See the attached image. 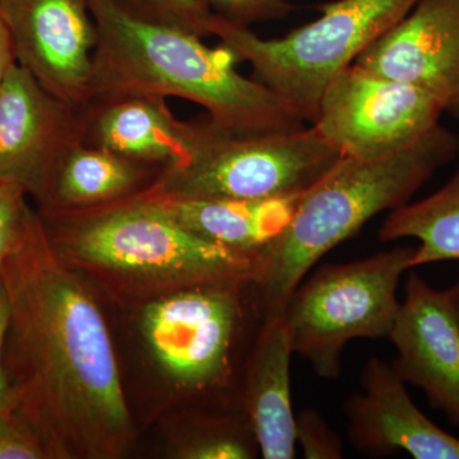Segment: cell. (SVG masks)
<instances>
[{"label": "cell", "instance_id": "f1b7e54d", "mask_svg": "<svg viewBox=\"0 0 459 459\" xmlns=\"http://www.w3.org/2000/svg\"><path fill=\"white\" fill-rule=\"evenodd\" d=\"M204 3H207L208 5H211V7H213L214 2L216 0H204Z\"/></svg>", "mask_w": 459, "mask_h": 459}, {"label": "cell", "instance_id": "d6986e66", "mask_svg": "<svg viewBox=\"0 0 459 459\" xmlns=\"http://www.w3.org/2000/svg\"><path fill=\"white\" fill-rule=\"evenodd\" d=\"M416 238L411 268L429 263L459 261V165L446 184L429 197L391 211L379 231L380 241Z\"/></svg>", "mask_w": 459, "mask_h": 459}, {"label": "cell", "instance_id": "3957f363", "mask_svg": "<svg viewBox=\"0 0 459 459\" xmlns=\"http://www.w3.org/2000/svg\"><path fill=\"white\" fill-rule=\"evenodd\" d=\"M90 5L98 27L90 95L183 99L237 131L305 126L276 93L238 71L240 60L225 45L210 48L195 33L143 22L111 0Z\"/></svg>", "mask_w": 459, "mask_h": 459}, {"label": "cell", "instance_id": "5b68a950", "mask_svg": "<svg viewBox=\"0 0 459 459\" xmlns=\"http://www.w3.org/2000/svg\"><path fill=\"white\" fill-rule=\"evenodd\" d=\"M186 153L160 171L152 195L199 199H270L307 192L343 155L313 126L290 131L226 128L188 120Z\"/></svg>", "mask_w": 459, "mask_h": 459}, {"label": "cell", "instance_id": "ffe728a7", "mask_svg": "<svg viewBox=\"0 0 459 459\" xmlns=\"http://www.w3.org/2000/svg\"><path fill=\"white\" fill-rule=\"evenodd\" d=\"M129 16L153 23L195 33L201 38L211 36L213 18L211 5L204 0H111Z\"/></svg>", "mask_w": 459, "mask_h": 459}, {"label": "cell", "instance_id": "52a82bcc", "mask_svg": "<svg viewBox=\"0 0 459 459\" xmlns=\"http://www.w3.org/2000/svg\"><path fill=\"white\" fill-rule=\"evenodd\" d=\"M415 247H398L369 258L325 264L301 281L283 310L294 353L314 373L336 379L344 346L356 338L389 337L400 301L398 283Z\"/></svg>", "mask_w": 459, "mask_h": 459}, {"label": "cell", "instance_id": "9a60e30c", "mask_svg": "<svg viewBox=\"0 0 459 459\" xmlns=\"http://www.w3.org/2000/svg\"><path fill=\"white\" fill-rule=\"evenodd\" d=\"M78 117L84 146L161 168L186 153L188 123L161 96L90 95L78 104Z\"/></svg>", "mask_w": 459, "mask_h": 459}, {"label": "cell", "instance_id": "83f0119b", "mask_svg": "<svg viewBox=\"0 0 459 459\" xmlns=\"http://www.w3.org/2000/svg\"><path fill=\"white\" fill-rule=\"evenodd\" d=\"M446 295H448L449 301H451L453 309L457 314L459 319V280L448 290H446Z\"/></svg>", "mask_w": 459, "mask_h": 459}, {"label": "cell", "instance_id": "2e32d148", "mask_svg": "<svg viewBox=\"0 0 459 459\" xmlns=\"http://www.w3.org/2000/svg\"><path fill=\"white\" fill-rule=\"evenodd\" d=\"M291 338L283 314L263 319L247 361L243 409L265 459H292L296 451V416L291 404Z\"/></svg>", "mask_w": 459, "mask_h": 459}, {"label": "cell", "instance_id": "4316f807", "mask_svg": "<svg viewBox=\"0 0 459 459\" xmlns=\"http://www.w3.org/2000/svg\"><path fill=\"white\" fill-rule=\"evenodd\" d=\"M9 316V307L7 292H5L4 285L0 280V336L5 333L7 329Z\"/></svg>", "mask_w": 459, "mask_h": 459}, {"label": "cell", "instance_id": "30bf717a", "mask_svg": "<svg viewBox=\"0 0 459 459\" xmlns=\"http://www.w3.org/2000/svg\"><path fill=\"white\" fill-rule=\"evenodd\" d=\"M17 65L57 98H89L98 27L90 0H0Z\"/></svg>", "mask_w": 459, "mask_h": 459}, {"label": "cell", "instance_id": "603a6c76", "mask_svg": "<svg viewBox=\"0 0 459 459\" xmlns=\"http://www.w3.org/2000/svg\"><path fill=\"white\" fill-rule=\"evenodd\" d=\"M26 205L25 190L11 181L0 180V267L20 237Z\"/></svg>", "mask_w": 459, "mask_h": 459}, {"label": "cell", "instance_id": "ac0fdd59", "mask_svg": "<svg viewBox=\"0 0 459 459\" xmlns=\"http://www.w3.org/2000/svg\"><path fill=\"white\" fill-rule=\"evenodd\" d=\"M141 195L193 234L247 253H267L291 222L301 197L199 199L147 192Z\"/></svg>", "mask_w": 459, "mask_h": 459}, {"label": "cell", "instance_id": "7402d4cb", "mask_svg": "<svg viewBox=\"0 0 459 459\" xmlns=\"http://www.w3.org/2000/svg\"><path fill=\"white\" fill-rule=\"evenodd\" d=\"M296 443L307 459H340L343 443L316 411L307 409L296 416Z\"/></svg>", "mask_w": 459, "mask_h": 459}, {"label": "cell", "instance_id": "7a4b0ae2", "mask_svg": "<svg viewBox=\"0 0 459 459\" xmlns=\"http://www.w3.org/2000/svg\"><path fill=\"white\" fill-rule=\"evenodd\" d=\"M41 219L63 262L119 301L144 307L195 287L258 282L264 270L265 253L205 240L141 195Z\"/></svg>", "mask_w": 459, "mask_h": 459}, {"label": "cell", "instance_id": "cb8c5ba5", "mask_svg": "<svg viewBox=\"0 0 459 459\" xmlns=\"http://www.w3.org/2000/svg\"><path fill=\"white\" fill-rule=\"evenodd\" d=\"M221 14L241 23L283 16L289 12L285 0H217Z\"/></svg>", "mask_w": 459, "mask_h": 459}, {"label": "cell", "instance_id": "484cf974", "mask_svg": "<svg viewBox=\"0 0 459 459\" xmlns=\"http://www.w3.org/2000/svg\"><path fill=\"white\" fill-rule=\"evenodd\" d=\"M3 340H4V334L0 336V409L4 407L13 409V391L3 364Z\"/></svg>", "mask_w": 459, "mask_h": 459}, {"label": "cell", "instance_id": "8fae6325", "mask_svg": "<svg viewBox=\"0 0 459 459\" xmlns=\"http://www.w3.org/2000/svg\"><path fill=\"white\" fill-rule=\"evenodd\" d=\"M78 142V104L57 98L14 63L0 80V180L35 199Z\"/></svg>", "mask_w": 459, "mask_h": 459}, {"label": "cell", "instance_id": "4fadbf2b", "mask_svg": "<svg viewBox=\"0 0 459 459\" xmlns=\"http://www.w3.org/2000/svg\"><path fill=\"white\" fill-rule=\"evenodd\" d=\"M389 338L397 350L395 373L459 427V319L446 290L411 272Z\"/></svg>", "mask_w": 459, "mask_h": 459}, {"label": "cell", "instance_id": "8992f818", "mask_svg": "<svg viewBox=\"0 0 459 459\" xmlns=\"http://www.w3.org/2000/svg\"><path fill=\"white\" fill-rule=\"evenodd\" d=\"M420 0H337L322 16L285 38L262 39L246 25L214 13L211 36L249 63L267 86L304 123H313L328 84Z\"/></svg>", "mask_w": 459, "mask_h": 459}, {"label": "cell", "instance_id": "5bb4252c", "mask_svg": "<svg viewBox=\"0 0 459 459\" xmlns=\"http://www.w3.org/2000/svg\"><path fill=\"white\" fill-rule=\"evenodd\" d=\"M360 394L346 402L350 439L367 455L407 453L416 459H459V439L437 427L411 400L406 383L379 358L365 362Z\"/></svg>", "mask_w": 459, "mask_h": 459}, {"label": "cell", "instance_id": "6da1fadb", "mask_svg": "<svg viewBox=\"0 0 459 459\" xmlns=\"http://www.w3.org/2000/svg\"><path fill=\"white\" fill-rule=\"evenodd\" d=\"M0 280L9 307L3 364L14 411L51 459L122 458L134 428L107 322L29 204Z\"/></svg>", "mask_w": 459, "mask_h": 459}, {"label": "cell", "instance_id": "44dd1931", "mask_svg": "<svg viewBox=\"0 0 459 459\" xmlns=\"http://www.w3.org/2000/svg\"><path fill=\"white\" fill-rule=\"evenodd\" d=\"M0 459H51L41 437L12 409H0Z\"/></svg>", "mask_w": 459, "mask_h": 459}, {"label": "cell", "instance_id": "d4e9b609", "mask_svg": "<svg viewBox=\"0 0 459 459\" xmlns=\"http://www.w3.org/2000/svg\"><path fill=\"white\" fill-rule=\"evenodd\" d=\"M16 62L13 47H12L11 36L5 26L4 21L0 16V80L4 77L9 68Z\"/></svg>", "mask_w": 459, "mask_h": 459}, {"label": "cell", "instance_id": "7c38bea8", "mask_svg": "<svg viewBox=\"0 0 459 459\" xmlns=\"http://www.w3.org/2000/svg\"><path fill=\"white\" fill-rule=\"evenodd\" d=\"M355 63L427 91L459 120V0H420Z\"/></svg>", "mask_w": 459, "mask_h": 459}, {"label": "cell", "instance_id": "277c9868", "mask_svg": "<svg viewBox=\"0 0 459 459\" xmlns=\"http://www.w3.org/2000/svg\"><path fill=\"white\" fill-rule=\"evenodd\" d=\"M458 153L459 135L439 124L400 152L379 159L343 156L301 195L291 222L265 253L256 282L264 316L282 314L323 256L377 214L409 204Z\"/></svg>", "mask_w": 459, "mask_h": 459}, {"label": "cell", "instance_id": "ba28073f", "mask_svg": "<svg viewBox=\"0 0 459 459\" xmlns=\"http://www.w3.org/2000/svg\"><path fill=\"white\" fill-rule=\"evenodd\" d=\"M253 283L195 287L144 305V338L175 385L197 394L230 385L246 319L243 292Z\"/></svg>", "mask_w": 459, "mask_h": 459}, {"label": "cell", "instance_id": "9c48e42d", "mask_svg": "<svg viewBox=\"0 0 459 459\" xmlns=\"http://www.w3.org/2000/svg\"><path fill=\"white\" fill-rule=\"evenodd\" d=\"M443 114L427 91L353 63L323 92L312 126L343 156L379 159L424 138Z\"/></svg>", "mask_w": 459, "mask_h": 459}, {"label": "cell", "instance_id": "e0dca14e", "mask_svg": "<svg viewBox=\"0 0 459 459\" xmlns=\"http://www.w3.org/2000/svg\"><path fill=\"white\" fill-rule=\"evenodd\" d=\"M162 169L78 142L33 202L41 216L104 207L146 192Z\"/></svg>", "mask_w": 459, "mask_h": 459}]
</instances>
